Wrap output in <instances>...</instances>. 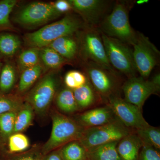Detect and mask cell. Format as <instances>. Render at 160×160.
Masks as SVG:
<instances>
[{"label":"cell","instance_id":"obj_1","mask_svg":"<svg viewBox=\"0 0 160 160\" xmlns=\"http://www.w3.org/2000/svg\"><path fill=\"white\" fill-rule=\"evenodd\" d=\"M86 27L84 22L78 18L67 15L59 21L26 34L24 41L29 47L41 49L49 46L59 38L73 35L80 29Z\"/></svg>","mask_w":160,"mask_h":160},{"label":"cell","instance_id":"obj_2","mask_svg":"<svg viewBox=\"0 0 160 160\" xmlns=\"http://www.w3.org/2000/svg\"><path fill=\"white\" fill-rule=\"evenodd\" d=\"M52 129L49 139L42 146L44 155L59 149L67 143L79 141L85 128L73 119L57 110H52Z\"/></svg>","mask_w":160,"mask_h":160},{"label":"cell","instance_id":"obj_3","mask_svg":"<svg viewBox=\"0 0 160 160\" xmlns=\"http://www.w3.org/2000/svg\"><path fill=\"white\" fill-rule=\"evenodd\" d=\"M129 5L124 1H118L114 5L111 13L105 18L101 24L102 33L132 46L137 36L129 23Z\"/></svg>","mask_w":160,"mask_h":160},{"label":"cell","instance_id":"obj_4","mask_svg":"<svg viewBox=\"0 0 160 160\" xmlns=\"http://www.w3.org/2000/svg\"><path fill=\"white\" fill-rule=\"evenodd\" d=\"M59 81L55 72H50L38 82L24 98L30 104L35 113L43 117L49 111L56 94Z\"/></svg>","mask_w":160,"mask_h":160},{"label":"cell","instance_id":"obj_5","mask_svg":"<svg viewBox=\"0 0 160 160\" xmlns=\"http://www.w3.org/2000/svg\"><path fill=\"white\" fill-rule=\"evenodd\" d=\"M101 33L106 56L112 67L125 74L128 78L136 76L137 71L132 49L128 44Z\"/></svg>","mask_w":160,"mask_h":160},{"label":"cell","instance_id":"obj_6","mask_svg":"<svg viewBox=\"0 0 160 160\" xmlns=\"http://www.w3.org/2000/svg\"><path fill=\"white\" fill-rule=\"evenodd\" d=\"M133 131L117 119L102 126L85 128L79 141L87 150L107 143L118 142Z\"/></svg>","mask_w":160,"mask_h":160},{"label":"cell","instance_id":"obj_7","mask_svg":"<svg viewBox=\"0 0 160 160\" xmlns=\"http://www.w3.org/2000/svg\"><path fill=\"white\" fill-rule=\"evenodd\" d=\"M124 99L142 109L143 105L152 94H158L160 89L159 73L156 74L151 80L142 77L135 76L128 78L122 87Z\"/></svg>","mask_w":160,"mask_h":160},{"label":"cell","instance_id":"obj_8","mask_svg":"<svg viewBox=\"0 0 160 160\" xmlns=\"http://www.w3.org/2000/svg\"><path fill=\"white\" fill-rule=\"evenodd\" d=\"M86 75L98 95L106 99L113 95L119 94V80L116 71L107 69L97 63L86 62Z\"/></svg>","mask_w":160,"mask_h":160},{"label":"cell","instance_id":"obj_9","mask_svg":"<svg viewBox=\"0 0 160 160\" xmlns=\"http://www.w3.org/2000/svg\"><path fill=\"white\" fill-rule=\"evenodd\" d=\"M132 46L137 71L140 76L147 79L158 65L160 51L149 38L138 32H137L135 42Z\"/></svg>","mask_w":160,"mask_h":160},{"label":"cell","instance_id":"obj_10","mask_svg":"<svg viewBox=\"0 0 160 160\" xmlns=\"http://www.w3.org/2000/svg\"><path fill=\"white\" fill-rule=\"evenodd\" d=\"M81 33L79 49L86 62H92L115 71L109 64L103 44L102 33L96 28L86 27Z\"/></svg>","mask_w":160,"mask_h":160},{"label":"cell","instance_id":"obj_11","mask_svg":"<svg viewBox=\"0 0 160 160\" xmlns=\"http://www.w3.org/2000/svg\"><path fill=\"white\" fill-rule=\"evenodd\" d=\"M106 101L117 119L127 128L135 130L149 126L143 117L142 109L126 102L119 94L110 96Z\"/></svg>","mask_w":160,"mask_h":160},{"label":"cell","instance_id":"obj_12","mask_svg":"<svg viewBox=\"0 0 160 160\" xmlns=\"http://www.w3.org/2000/svg\"><path fill=\"white\" fill-rule=\"evenodd\" d=\"M60 15L52 4L35 2L20 10L15 20L23 26H36L47 22Z\"/></svg>","mask_w":160,"mask_h":160},{"label":"cell","instance_id":"obj_13","mask_svg":"<svg viewBox=\"0 0 160 160\" xmlns=\"http://www.w3.org/2000/svg\"><path fill=\"white\" fill-rule=\"evenodd\" d=\"M74 9L82 18L87 27L96 28L109 6L105 0H69Z\"/></svg>","mask_w":160,"mask_h":160},{"label":"cell","instance_id":"obj_14","mask_svg":"<svg viewBox=\"0 0 160 160\" xmlns=\"http://www.w3.org/2000/svg\"><path fill=\"white\" fill-rule=\"evenodd\" d=\"M73 119L84 128H88L106 125L117 119L107 105L76 115Z\"/></svg>","mask_w":160,"mask_h":160},{"label":"cell","instance_id":"obj_15","mask_svg":"<svg viewBox=\"0 0 160 160\" xmlns=\"http://www.w3.org/2000/svg\"><path fill=\"white\" fill-rule=\"evenodd\" d=\"M143 143L134 131L119 141L117 150L121 160H138Z\"/></svg>","mask_w":160,"mask_h":160},{"label":"cell","instance_id":"obj_16","mask_svg":"<svg viewBox=\"0 0 160 160\" xmlns=\"http://www.w3.org/2000/svg\"><path fill=\"white\" fill-rule=\"evenodd\" d=\"M55 50L66 59H74L79 50V44L73 35L59 38L47 46Z\"/></svg>","mask_w":160,"mask_h":160},{"label":"cell","instance_id":"obj_17","mask_svg":"<svg viewBox=\"0 0 160 160\" xmlns=\"http://www.w3.org/2000/svg\"><path fill=\"white\" fill-rule=\"evenodd\" d=\"M79 111L88 109L97 102L100 97L88 80L85 85L72 90Z\"/></svg>","mask_w":160,"mask_h":160},{"label":"cell","instance_id":"obj_18","mask_svg":"<svg viewBox=\"0 0 160 160\" xmlns=\"http://www.w3.org/2000/svg\"><path fill=\"white\" fill-rule=\"evenodd\" d=\"M43 66L40 63L22 72L17 87V94L22 96L27 93L42 74Z\"/></svg>","mask_w":160,"mask_h":160},{"label":"cell","instance_id":"obj_19","mask_svg":"<svg viewBox=\"0 0 160 160\" xmlns=\"http://www.w3.org/2000/svg\"><path fill=\"white\" fill-rule=\"evenodd\" d=\"M118 142L107 143L87 149L88 159L121 160L117 150Z\"/></svg>","mask_w":160,"mask_h":160},{"label":"cell","instance_id":"obj_20","mask_svg":"<svg viewBox=\"0 0 160 160\" xmlns=\"http://www.w3.org/2000/svg\"><path fill=\"white\" fill-rule=\"evenodd\" d=\"M56 104L59 110L64 113L72 114L79 111L73 91L66 87L57 95Z\"/></svg>","mask_w":160,"mask_h":160},{"label":"cell","instance_id":"obj_21","mask_svg":"<svg viewBox=\"0 0 160 160\" xmlns=\"http://www.w3.org/2000/svg\"><path fill=\"white\" fill-rule=\"evenodd\" d=\"M63 160H86L87 149L79 141L67 143L58 149Z\"/></svg>","mask_w":160,"mask_h":160},{"label":"cell","instance_id":"obj_22","mask_svg":"<svg viewBox=\"0 0 160 160\" xmlns=\"http://www.w3.org/2000/svg\"><path fill=\"white\" fill-rule=\"evenodd\" d=\"M35 114L32 106L25 101L17 114L13 133L22 132L29 128L32 122Z\"/></svg>","mask_w":160,"mask_h":160},{"label":"cell","instance_id":"obj_23","mask_svg":"<svg viewBox=\"0 0 160 160\" xmlns=\"http://www.w3.org/2000/svg\"><path fill=\"white\" fill-rule=\"evenodd\" d=\"M21 46V41L17 36L9 32H0V55L3 57L13 56Z\"/></svg>","mask_w":160,"mask_h":160},{"label":"cell","instance_id":"obj_24","mask_svg":"<svg viewBox=\"0 0 160 160\" xmlns=\"http://www.w3.org/2000/svg\"><path fill=\"white\" fill-rule=\"evenodd\" d=\"M16 79L14 66L8 61L3 64L0 72V92L10 93L14 88Z\"/></svg>","mask_w":160,"mask_h":160},{"label":"cell","instance_id":"obj_25","mask_svg":"<svg viewBox=\"0 0 160 160\" xmlns=\"http://www.w3.org/2000/svg\"><path fill=\"white\" fill-rule=\"evenodd\" d=\"M135 133L139 138L143 145L160 149V129L158 127L149 126L135 129Z\"/></svg>","mask_w":160,"mask_h":160},{"label":"cell","instance_id":"obj_26","mask_svg":"<svg viewBox=\"0 0 160 160\" xmlns=\"http://www.w3.org/2000/svg\"><path fill=\"white\" fill-rule=\"evenodd\" d=\"M40 58L45 66L53 69H59L69 62L49 46L40 49Z\"/></svg>","mask_w":160,"mask_h":160},{"label":"cell","instance_id":"obj_27","mask_svg":"<svg viewBox=\"0 0 160 160\" xmlns=\"http://www.w3.org/2000/svg\"><path fill=\"white\" fill-rule=\"evenodd\" d=\"M6 144L7 145V150L5 152L9 154L24 152L29 149L30 145L29 138L22 132L12 134L8 138Z\"/></svg>","mask_w":160,"mask_h":160},{"label":"cell","instance_id":"obj_28","mask_svg":"<svg viewBox=\"0 0 160 160\" xmlns=\"http://www.w3.org/2000/svg\"><path fill=\"white\" fill-rule=\"evenodd\" d=\"M40 49L29 47L22 52L18 60V67L22 72L25 69L36 66L39 63Z\"/></svg>","mask_w":160,"mask_h":160},{"label":"cell","instance_id":"obj_29","mask_svg":"<svg viewBox=\"0 0 160 160\" xmlns=\"http://www.w3.org/2000/svg\"><path fill=\"white\" fill-rule=\"evenodd\" d=\"M24 102V98L19 95L5 93L0 92V115L18 110Z\"/></svg>","mask_w":160,"mask_h":160},{"label":"cell","instance_id":"obj_30","mask_svg":"<svg viewBox=\"0 0 160 160\" xmlns=\"http://www.w3.org/2000/svg\"><path fill=\"white\" fill-rule=\"evenodd\" d=\"M44 156L42 147L38 146L16 154H9L4 150L0 152V160H42Z\"/></svg>","mask_w":160,"mask_h":160},{"label":"cell","instance_id":"obj_31","mask_svg":"<svg viewBox=\"0 0 160 160\" xmlns=\"http://www.w3.org/2000/svg\"><path fill=\"white\" fill-rule=\"evenodd\" d=\"M18 110L0 115V134L4 145L6 144L9 137L13 134L16 117Z\"/></svg>","mask_w":160,"mask_h":160},{"label":"cell","instance_id":"obj_32","mask_svg":"<svg viewBox=\"0 0 160 160\" xmlns=\"http://www.w3.org/2000/svg\"><path fill=\"white\" fill-rule=\"evenodd\" d=\"M17 3L16 0L0 1V31L12 28L9 17Z\"/></svg>","mask_w":160,"mask_h":160},{"label":"cell","instance_id":"obj_33","mask_svg":"<svg viewBox=\"0 0 160 160\" xmlns=\"http://www.w3.org/2000/svg\"><path fill=\"white\" fill-rule=\"evenodd\" d=\"M88 81L86 74L77 70L68 72L64 77V82L66 88L72 90L85 85Z\"/></svg>","mask_w":160,"mask_h":160},{"label":"cell","instance_id":"obj_34","mask_svg":"<svg viewBox=\"0 0 160 160\" xmlns=\"http://www.w3.org/2000/svg\"><path fill=\"white\" fill-rule=\"evenodd\" d=\"M138 160H160V150L143 145L140 150Z\"/></svg>","mask_w":160,"mask_h":160},{"label":"cell","instance_id":"obj_35","mask_svg":"<svg viewBox=\"0 0 160 160\" xmlns=\"http://www.w3.org/2000/svg\"><path fill=\"white\" fill-rule=\"evenodd\" d=\"M54 8L61 15L69 12L72 9V6L69 1L58 0L52 4Z\"/></svg>","mask_w":160,"mask_h":160},{"label":"cell","instance_id":"obj_36","mask_svg":"<svg viewBox=\"0 0 160 160\" xmlns=\"http://www.w3.org/2000/svg\"><path fill=\"white\" fill-rule=\"evenodd\" d=\"M42 160H63L61 157L58 149L44 155Z\"/></svg>","mask_w":160,"mask_h":160},{"label":"cell","instance_id":"obj_37","mask_svg":"<svg viewBox=\"0 0 160 160\" xmlns=\"http://www.w3.org/2000/svg\"><path fill=\"white\" fill-rule=\"evenodd\" d=\"M148 2H149L148 0H139L137 2V3L139 5H141V4H143L145 3H148Z\"/></svg>","mask_w":160,"mask_h":160},{"label":"cell","instance_id":"obj_38","mask_svg":"<svg viewBox=\"0 0 160 160\" xmlns=\"http://www.w3.org/2000/svg\"><path fill=\"white\" fill-rule=\"evenodd\" d=\"M4 145L3 144L2 140V138H1V134H0V148H2V145Z\"/></svg>","mask_w":160,"mask_h":160},{"label":"cell","instance_id":"obj_39","mask_svg":"<svg viewBox=\"0 0 160 160\" xmlns=\"http://www.w3.org/2000/svg\"><path fill=\"white\" fill-rule=\"evenodd\" d=\"M3 63L1 62V61H0V72H1V69H2V66Z\"/></svg>","mask_w":160,"mask_h":160},{"label":"cell","instance_id":"obj_40","mask_svg":"<svg viewBox=\"0 0 160 160\" xmlns=\"http://www.w3.org/2000/svg\"><path fill=\"white\" fill-rule=\"evenodd\" d=\"M88 160V159H87V160Z\"/></svg>","mask_w":160,"mask_h":160}]
</instances>
